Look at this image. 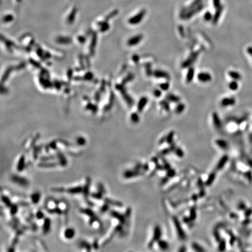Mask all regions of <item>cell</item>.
<instances>
[{
    "mask_svg": "<svg viewBox=\"0 0 252 252\" xmlns=\"http://www.w3.org/2000/svg\"><path fill=\"white\" fill-rule=\"evenodd\" d=\"M25 159L24 155L21 156L20 159L19 160V162H18V165H17V170L18 171H22V170L24 169V166H25Z\"/></svg>",
    "mask_w": 252,
    "mask_h": 252,
    "instance_id": "obj_20",
    "label": "cell"
},
{
    "mask_svg": "<svg viewBox=\"0 0 252 252\" xmlns=\"http://www.w3.org/2000/svg\"><path fill=\"white\" fill-rule=\"evenodd\" d=\"M109 208V204H108L106 203L104 206H102V207L101 208V212H104L107 210Z\"/></svg>",
    "mask_w": 252,
    "mask_h": 252,
    "instance_id": "obj_53",
    "label": "cell"
},
{
    "mask_svg": "<svg viewBox=\"0 0 252 252\" xmlns=\"http://www.w3.org/2000/svg\"><path fill=\"white\" fill-rule=\"evenodd\" d=\"M159 87L162 90H167L169 89V88L170 87V84L169 82H163V83H161L159 85Z\"/></svg>",
    "mask_w": 252,
    "mask_h": 252,
    "instance_id": "obj_38",
    "label": "cell"
},
{
    "mask_svg": "<svg viewBox=\"0 0 252 252\" xmlns=\"http://www.w3.org/2000/svg\"><path fill=\"white\" fill-rule=\"evenodd\" d=\"M153 75L157 78H164L166 80H170V76L167 72L161 70H156L153 72Z\"/></svg>",
    "mask_w": 252,
    "mask_h": 252,
    "instance_id": "obj_6",
    "label": "cell"
},
{
    "mask_svg": "<svg viewBox=\"0 0 252 252\" xmlns=\"http://www.w3.org/2000/svg\"><path fill=\"white\" fill-rule=\"evenodd\" d=\"M196 210H195L194 208H192L190 211V218L193 220L194 219L196 218Z\"/></svg>",
    "mask_w": 252,
    "mask_h": 252,
    "instance_id": "obj_49",
    "label": "cell"
},
{
    "mask_svg": "<svg viewBox=\"0 0 252 252\" xmlns=\"http://www.w3.org/2000/svg\"><path fill=\"white\" fill-rule=\"evenodd\" d=\"M160 105L162 106L163 109H164L166 111H169L170 106L169 101L168 100H163L160 102Z\"/></svg>",
    "mask_w": 252,
    "mask_h": 252,
    "instance_id": "obj_28",
    "label": "cell"
},
{
    "mask_svg": "<svg viewBox=\"0 0 252 252\" xmlns=\"http://www.w3.org/2000/svg\"><path fill=\"white\" fill-rule=\"evenodd\" d=\"M212 121H213L215 127L216 128L219 129V128L222 127L221 121L218 114L216 112H214L212 114Z\"/></svg>",
    "mask_w": 252,
    "mask_h": 252,
    "instance_id": "obj_10",
    "label": "cell"
},
{
    "mask_svg": "<svg viewBox=\"0 0 252 252\" xmlns=\"http://www.w3.org/2000/svg\"><path fill=\"white\" fill-rule=\"evenodd\" d=\"M146 73L148 76H151L153 75V72L151 71V66L149 64H147L146 66Z\"/></svg>",
    "mask_w": 252,
    "mask_h": 252,
    "instance_id": "obj_44",
    "label": "cell"
},
{
    "mask_svg": "<svg viewBox=\"0 0 252 252\" xmlns=\"http://www.w3.org/2000/svg\"><path fill=\"white\" fill-rule=\"evenodd\" d=\"M75 235V230L73 228L67 229L64 232V236L66 239H72Z\"/></svg>",
    "mask_w": 252,
    "mask_h": 252,
    "instance_id": "obj_18",
    "label": "cell"
},
{
    "mask_svg": "<svg viewBox=\"0 0 252 252\" xmlns=\"http://www.w3.org/2000/svg\"><path fill=\"white\" fill-rule=\"evenodd\" d=\"M158 245L160 247V248L163 249V250H166L168 248V243L164 241V240H158Z\"/></svg>",
    "mask_w": 252,
    "mask_h": 252,
    "instance_id": "obj_33",
    "label": "cell"
},
{
    "mask_svg": "<svg viewBox=\"0 0 252 252\" xmlns=\"http://www.w3.org/2000/svg\"><path fill=\"white\" fill-rule=\"evenodd\" d=\"M166 99L170 102L173 103H179L180 101V98L179 96L175 95L172 93H168L166 96Z\"/></svg>",
    "mask_w": 252,
    "mask_h": 252,
    "instance_id": "obj_14",
    "label": "cell"
},
{
    "mask_svg": "<svg viewBox=\"0 0 252 252\" xmlns=\"http://www.w3.org/2000/svg\"><path fill=\"white\" fill-rule=\"evenodd\" d=\"M82 192V189L80 186L75 187H71L66 190V192L70 194H78Z\"/></svg>",
    "mask_w": 252,
    "mask_h": 252,
    "instance_id": "obj_17",
    "label": "cell"
},
{
    "mask_svg": "<svg viewBox=\"0 0 252 252\" xmlns=\"http://www.w3.org/2000/svg\"><path fill=\"white\" fill-rule=\"evenodd\" d=\"M194 73H195L194 68L193 67L190 68L189 69V70H188L187 73V75H186V81L187 83H189L192 82L193 81V78H194Z\"/></svg>",
    "mask_w": 252,
    "mask_h": 252,
    "instance_id": "obj_13",
    "label": "cell"
},
{
    "mask_svg": "<svg viewBox=\"0 0 252 252\" xmlns=\"http://www.w3.org/2000/svg\"><path fill=\"white\" fill-rule=\"evenodd\" d=\"M185 108H186V106L184 103H179L175 108V111L177 114H180L185 110Z\"/></svg>",
    "mask_w": 252,
    "mask_h": 252,
    "instance_id": "obj_23",
    "label": "cell"
},
{
    "mask_svg": "<svg viewBox=\"0 0 252 252\" xmlns=\"http://www.w3.org/2000/svg\"><path fill=\"white\" fill-rule=\"evenodd\" d=\"M197 79L199 81L203 83H207L210 82L212 80V76L210 74L207 72L200 73L197 75Z\"/></svg>",
    "mask_w": 252,
    "mask_h": 252,
    "instance_id": "obj_4",
    "label": "cell"
},
{
    "mask_svg": "<svg viewBox=\"0 0 252 252\" xmlns=\"http://www.w3.org/2000/svg\"><path fill=\"white\" fill-rule=\"evenodd\" d=\"M228 161V156H223L221 159H220V161H219L218 163L217 166H216V169L218 170H220L222 169L223 166H225V165L226 164V162Z\"/></svg>",
    "mask_w": 252,
    "mask_h": 252,
    "instance_id": "obj_21",
    "label": "cell"
},
{
    "mask_svg": "<svg viewBox=\"0 0 252 252\" xmlns=\"http://www.w3.org/2000/svg\"><path fill=\"white\" fill-rule=\"evenodd\" d=\"M81 212H82V213L85 214L90 216V217H93V216H95L94 213L89 209H82L81 210Z\"/></svg>",
    "mask_w": 252,
    "mask_h": 252,
    "instance_id": "obj_37",
    "label": "cell"
},
{
    "mask_svg": "<svg viewBox=\"0 0 252 252\" xmlns=\"http://www.w3.org/2000/svg\"><path fill=\"white\" fill-rule=\"evenodd\" d=\"M58 157H59L60 165H62V166H66L67 163V160L66 159V158H65L64 156L63 155V154L61 153L60 152H58Z\"/></svg>",
    "mask_w": 252,
    "mask_h": 252,
    "instance_id": "obj_25",
    "label": "cell"
},
{
    "mask_svg": "<svg viewBox=\"0 0 252 252\" xmlns=\"http://www.w3.org/2000/svg\"><path fill=\"white\" fill-rule=\"evenodd\" d=\"M199 54L200 52H195L191 54L190 56L187 58V59L182 63V67L183 68H186L189 67H190L196 61L198 57H199Z\"/></svg>",
    "mask_w": 252,
    "mask_h": 252,
    "instance_id": "obj_2",
    "label": "cell"
},
{
    "mask_svg": "<svg viewBox=\"0 0 252 252\" xmlns=\"http://www.w3.org/2000/svg\"><path fill=\"white\" fill-rule=\"evenodd\" d=\"M57 165V163H40L39 166L43 167V168H48V167H54Z\"/></svg>",
    "mask_w": 252,
    "mask_h": 252,
    "instance_id": "obj_35",
    "label": "cell"
},
{
    "mask_svg": "<svg viewBox=\"0 0 252 252\" xmlns=\"http://www.w3.org/2000/svg\"><path fill=\"white\" fill-rule=\"evenodd\" d=\"M90 182H91V180H90V179L89 178V177H88L87 179H86V184H85V185L84 188H83V194H84L85 196V197H88V195L89 193V191Z\"/></svg>",
    "mask_w": 252,
    "mask_h": 252,
    "instance_id": "obj_19",
    "label": "cell"
},
{
    "mask_svg": "<svg viewBox=\"0 0 252 252\" xmlns=\"http://www.w3.org/2000/svg\"><path fill=\"white\" fill-rule=\"evenodd\" d=\"M235 102L236 100L234 97H225L223 99H222L221 102V104L223 107H227V106L233 105Z\"/></svg>",
    "mask_w": 252,
    "mask_h": 252,
    "instance_id": "obj_9",
    "label": "cell"
},
{
    "mask_svg": "<svg viewBox=\"0 0 252 252\" xmlns=\"http://www.w3.org/2000/svg\"><path fill=\"white\" fill-rule=\"evenodd\" d=\"M161 235H162V232H161V228L159 226H155L154 229V236H153V241H158L160 240Z\"/></svg>",
    "mask_w": 252,
    "mask_h": 252,
    "instance_id": "obj_12",
    "label": "cell"
},
{
    "mask_svg": "<svg viewBox=\"0 0 252 252\" xmlns=\"http://www.w3.org/2000/svg\"><path fill=\"white\" fill-rule=\"evenodd\" d=\"M12 180L14 183L18 184V185H21L22 186H27L29 185V182L26 179L22 178V177L18 176H13L11 178Z\"/></svg>",
    "mask_w": 252,
    "mask_h": 252,
    "instance_id": "obj_7",
    "label": "cell"
},
{
    "mask_svg": "<svg viewBox=\"0 0 252 252\" xmlns=\"http://www.w3.org/2000/svg\"><path fill=\"white\" fill-rule=\"evenodd\" d=\"M174 135H175V133H174V131H170V132L169 134H168V135H167L166 137V141L168 143V144H171L173 142V141Z\"/></svg>",
    "mask_w": 252,
    "mask_h": 252,
    "instance_id": "obj_30",
    "label": "cell"
},
{
    "mask_svg": "<svg viewBox=\"0 0 252 252\" xmlns=\"http://www.w3.org/2000/svg\"><path fill=\"white\" fill-rule=\"evenodd\" d=\"M54 192H59V193H62V192H66V189H64L63 187H57V188H53L52 189Z\"/></svg>",
    "mask_w": 252,
    "mask_h": 252,
    "instance_id": "obj_46",
    "label": "cell"
},
{
    "mask_svg": "<svg viewBox=\"0 0 252 252\" xmlns=\"http://www.w3.org/2000/svg\"><path fill=\"white\" fill-rule=\"evenodd\" d=\"M144 36L142 34H138L132 37L127 41V44L130 46H134L138 44L142 41Z\"/></svg>",
    "mask_w": 252,
    "mask_h": 252,
    "instance_id": "obj_3",
    "label": "cell"
},
{
    "mask_svg": "<svg viewBox=\"0 0 252 252\" xmlns=\"http://www.w3.org/2000/svg\"><path fill=\"white\" fill-rule=\"evenodd\" d=\"M169 173H168V176H173L175 175V171L173 170H170L169 171Z\"/></svg>",
    "mask_w": 252,
    "mask_h": 252,
    "instance_id": "obj_57",
    "label": "cell"
},
{
    "mask_svg": "<svg viewBox=\"0 0 252 252\" xmlns=\"http://www.w3.org/2000/svg\"><path fill=\"white\" fill-rule=\"evenodd\" d=\"M10 212L12 215H15L17 212V211H18V206H17L16 205H12V206L10 207Z\"/></svg>",
    "mask_w": 252,
    "mask_h": 252,
    "instance_id": "obj_41",
    "label": "cell"
},
{
    "mask_svg": "<svg viewBox=\"0 0 252 252\" xmlns=\"http://www.w3.org/2000/svg\"><path fill=\"white\" fill-rule=\"evenodd\" d=\"M134 57H135V59H134V61H138V59H139V57H138V56H134Z\"/></svg>",
    "mask_w": 252,
    "mask_h": 252,
    "instance_id": "obj_59",
    "label": "cell"
},
{
    "mask_svg": "<svg viewBox=\"0 0 252 252\" xmlns=\"http://www.w3.org/2000/svg\"><path fill=\"white\" fill-rule=\"evenodd\" d=\"M137 175H138V173L136 171H127L124 174V176L125 178H131L134 176H136Z\"/></svg>",
    "mask_w": 252,
    "mask_h": 252,
    "instance_id": "obj_26",
    "label": "cell"
},
{
    "mask_svg": "<svg viewBox=\"0 0 252 252\" xmlns=\"http://www.w3.org/2000/svg\"><path fill=\"white\" fill-rule=\"evenodd\" d=\"M30 197L32 202H33L34 204H37L39 202V200L40 199V194L38 192L35 193L31 195Z\"/></svg>",
    "mask_w": 252,
    "mask_h": 252,
    "instance_id": "obj_24",
    "label": "cell"
},
{
    "mask_svg": "<svg viewBox=\"0 0 252 252\" xmlns=\"http://www.w3.org/2000/svg\"><path fill=\"white\" fill-rule=\"evenodd\" d=\"M50 219L47 218L44 219V224H43V233L44 235L47 234L48 232H49L50 229Z\"/></svg>",
    "mask_w": 252,
    "mask_h": 252,
    "instance_id": "obj_15",
    "label": "cell"
},
{
    "mask_svg": "<svg viewBox=\"0 0 252 252\" xmlns=\"http://www.w3.org/2000/svg\"><path fill=\"white\" fill-rule=\"evenodd\" d=\"M131 121H132V122L134 123H138L140 121L139 116H138V114L136 113H133V114H131Z\"/></svg>",
    "mask_w": 252,
    "mask_h": 252,
    "instance_id": "obj_34",
    "label": "cell"
},
{
    "mask_svg": "<svg viewBox=\"0 0 252 252\" xmlns=\"http://www.w3.org/2000/svg\"><path fill=\"white\" fill-rule=\"evenodd\" d=\"M98 189H99V191L100 193H102V194H104L105 193V189H104V187H103V185H102V184L101 183H99L98 185Z\"/></svg>",
    "mask_w": 252,
    "mask_h": 252,
    "instance_id": "obj_50",
    "label": "cell"
},
{
    "mask_svg": "<svg viewBox=\"0 0 252 252\" xmlns=\"http://www.w3.org/2000/svg\"><path fill=\"white\" fill-rule=\"evenodd\" d=\"M110 214H111V215L113 217L116 218L118 219L120 223H124V222H125V217L121 214H120L119 212L114 211H111V212H110Z\"/></svg>",
    "mask_w": 252,
    "mask_h": 252,
    "instance_id": "obj_16",
    "label": "cell"
},
{
    "mask_svg": "<svg viewBox=\"0 0 252 252\" xmlns=\"http://www.w3.org/2000/svg\"><path fill=\"white\" fill-rule=\"evenodd\" d=\"M228 86L230 90H236L237 89L239 86H238V84H237V82L236 81V80H235V81H233L230 82L229 83Z\"/></svg>",
    "mask_w": 252,
    "mask_h": 252,
    "instance_id": "obj_31",
    "label": "cell"
},
{
    "mask_svg": "<svg viewBox=\"0 0 252 252\" xmlns=\"http://www.w3.org/2000/svg\"><path fill=\"white\" fill-rule=\"evenodd\" d=\"M1 199H2V201L4 202V203L8 207H10L12 206V203H11L10 200H9V199L8 197L4 196V195H2V196H1Z\"/></svg>",
    "mask_w": 252,
    "mask_h": 252,
    "instance_id": "obj_32",
    "label": "cell"
},
{
    "mask_svg": "<svg viewBox=\"0 0 252 252\" xmlns=\"http://www.w3.org/2000/svg\"><path fill=\"white\" fill-rule=\"evenodd\" d=\"M12 18V16L11 15H6V16H4V21H10L11 20V19Z\"/></svg>",
    "mask_w": 252,
    "mask_h": 252,
    "instance_id": "obj_56",
    "label": "cell"
},
{
    "mask_svg": "<svg viewBox=\"0 0 252 252\" xmlns=\"http://www.w3.org/2000/svg\"><path fill=\"white\" fill-rule=\"evenodd\" d=\"M212 18H213V16L212 15V14L211 12H209V11L207 12L206 14L204 15V19L205 21H210L212 20Z\"/></svg>",
    "mask_w": 252,
    "mask_h": 252,
    "instance_id": "obj_39",
    "label": "cell"
},
{
    "mask_svg": "<svg viewBox=\"0 0 252 252\" xmlns=\"http://www.w3.org/2000/svg\"><path fill=\"white\" fill-rule=\"evenodd\" d=\"M213 5L214 7L216 8V9L218 8L219 7H221L220 0H213Z\"/></svg>",
    "mask_w": 252,
    "mask_h": 252,
    "instance_id": "obj_51",
    "label": "cell"
},
{
    "mask_svg": "<svg viewBox=\"0 0 252 252\" xmlns=\"http://www.w3.org/2000/svg\"><path fill=\"white\" fill-rule=\"evenodd\" d=\"M228 74L229 76L234 80H240L241 79V75L240 74L235 71H230L228 73Z\"/></svg>",
    "mask_w": 252,
    "mask_h": 252,
    "instance_id": "obj_22",
    "label": "cell"
},
{
    "mask_svg": "<svg viewBox=\"0 0 252 252\" xmlns=\"http://www.w3.org/2000/svg\"><path fill=\"white\" fill-rule=\"evenodd\" d=\"M174 222H175V227H176V230L178 232V236L180 237V239L182 240H185L186 239V235H185V232L183 230V228L180 225V223L178 220L177 218H174Z\"/></svg>",
    "mask_w": 252,
    "mask_h": 252,
    "instance_id": "obj_5",
    "label": "cell"
},
{
    "mask_svg": "<svg viewBox=\"0 0 252 252\" xmlns=\"http://www.w3.org/2000/svg\"><path fill=\"white\" fill-rule=\"evenodd\" d=\"M104 201L106 202V203L108 204L109 205H113V206L117 207L122 206V204H121V202L118 201H114V200H111L109 199H104Z\"/></svg>",
    "mask_w": 252,
    "mask_h": 252,
    "instance_id": "obj_27",
    "label": "cell"
},
{
    "mask_svg": "<svg viewBox=\"0 0 252 252\" xmlns=\"http://www.w3.org/2000/svg\"><path fill=\"white\" fill-rule=\"evenodd\" d=\"M36 217L39 219H42L44 217L43 213L42 211H38L36 213Z\"/></svg>",
    "mask_w": 252,
    "mask_h": 252,
    "instance_id": "obj_52",
    "label": "cell"
},
{
    "mask_svg": "<svg viewBox=\"0 0 252 252\" xmlns=\"http://www.w3.org/2000/svg\"><path fill=\"white\" fill-rule=\"evenodd\" d=\"M162 95V92L159 89H155L154 90V95L156 97H159Z\"/></svg>",
    "mask_w": 252,
    "mask_h": 252,
    "instance_id": "obj_47",
    "label": "cell"
},
{
    "mask_svg": "<svg viewBox=\"0 0 252 252\" xmlns=\"http://www.w3.org/2000/svg\"><path fill=\"white\" fill-rule=\"evenodd\" d=\"M102 194H103L102 193L99 192L97 193H95L92 194L91 196L93 198H94V199L99 200V199H101L102 197Z\"/></svg>",
    "mask_w": 252,
    "mask_h": 252,
    "instance_id": "obj_40",
    "label": "cell"
},
{
    "mask_svg": "<svg viewBox=\"0 0 252 252\" xmlns=\"http://www.w3.org/2000/svg\"><path fill=\"white\" fill-rule=\"evenodd\" d=\"M55 158L54 156H44L41 158V160L42 161H47V160H50V159H53Z\"/></svg>",
    "mask_w": 252,
    "mask_h": 252,
    "instance_id": "obj_54",
    "label": "cell"
},
{
    "mask_svg": "<svg viewBox=\"0 0 252 252\" xmlns=\"http://www.w3.org/2000/svg\"><path fill=\"white\" fill-rule=\"evenodd\" d=\"M145 14H146V10L145 9H142V10L140 11L138 13H137L136 15H134L131 18H130L128 19V23L130 25H137V24H138L142 21L144 17L145 16Z\"/></svg>",
    "mask_w": 252,
    "mask_h": 252,
    "instance_id": "obj_1",
    "label": "cell"
},
{
    "mask_svg": "<svg viewBox=\"0 0 252 252\" xmlns=\"http://www.w3.org/2000/svg\"><path fill=\"white\" fill-rule=\"evenodd\" d=\"M193 248L196 251H204V249L201 248L200 246H199V245L197 244V243H193Z\"/></svg>",
    "mask_w": 252,
    "mask_h": 252,
    "instance_id": "obj_43",
    "label": "cell"
},
{
    "mask_svg": "<svg viewBox=\"0 0 252 252\" xmlns=\"http://www.w3.org/2000/svg\"><path fill=\"white\" fill-rule=\"evenodd\" d=\"M216 144H217L218 146L222 148H225L226 146H227V144L225 141L222 140H218L216 141Z\"/></svg>",
    "mask_w": 252,
    "mask_h": 252,
    "instance_id": "obj_36",
    "label": "cell"
},
{
    "mask_svg": "<svg viewBox=\"0 0 252 252\" xmlns=\"http://www.w3.org/2000/svg\"><path fill=\"white\" fill-rule=\"evenodd\" d=\"M215 179V173L212 172V173H211L210 175H209L208 178L207 180V182L206 183L207 186H209V185H211Z\"/></svg>",
    "mask_w": 252,
    "mask_h": 252,
    "instance_id": "obj_29",
    "label": "cell"
},
{
    "mask_svg": "<svg viewBox=\"0 0 252 252\" xmlns=\"http://www.w3.org/2000/svg\"><path fill=\"white\" fill-rule=\"evenodd\" d=\"M93 247H94L95 249H97L98 245H97V242L96 241H95L94 243H93Z\"/></svg>",
    "mask_w": 252,
    "mask_h": 252,
    "instance_id": "obj_58",
    "label": "cell"
},
{
    "mask_svg": "<svg viewBox=\"0 0 252 252\" xmlns=\"http://www.w3.org/2000/svg\"><path fill=\"white\" fill-rule=\"evenodd\" d=\"M76 142H77V144H78L79 145H83L85 144L86 141L85 139L82 138V137H79V138H77Z\"/></svg>",
    "mask_w": 252,
    "mask_h": 252,
    "instance_id": "obj_42",
    "label": "cell"
},
{
    "mask_svg": "<svg viewBox=\"0 0 252 252\" xmlns=\"http://www.w3.org/2000/svg\"><path fill=\"white\" fill-rule=\"evenodd\" d=\"M148 102V99L146 96H143V97L140 98V99L138 101V104H137V109L138 111L139 112H142V110H144V107L146 106L147 103Z\"/></svg>",
    "mask_w": 252,
    "mask_h": 252,
    "instance_id": "obj_8",
    "label": "cell"
},
{
    "mask_svg": "<svg viewBox=\"0 0 252 252\" xmlns=\"http://www.w3.org/2000/svg\"><path fill=\"white\" fill-rule=\"evenodd\" d=\"M225 242L224 241V240H222L221 242H220V243H219V250H223L225 249Z\"/></svg>",
    "mask_w": 252,
    "mask_h": 252,
    "instance_id": "obj_48",
    "label": "cell"
},
{
    "mask_svg": "<svg viewBox=\"0 0 252 252\" xmlns=\"http://www.w3.org/2000/svg\"><path fill=\"white\" fill-rule=\"evenodd\" d=\"M49 147H50V148H53V149H56L57 145H56V141H53V142H51L50 144H49Z\"/></svg>",
    "mask_w": 252,
    "mask_h": 252,
    "instance_id": "obj_55",
    "label": "cell"
},
{
    "mask_svg": "<svg viewBox=\"0 0 252 252\" xmlns=\"http://www.w3.org/2000/svg\"><path fill=\"white\" fill-rule=\"evenodd\" d=\"M175 152H176V154L178 155V156H179V157L183 156V155H184L183 151L182 150L180 149V148H177V149H176V151H175Z\"/></svg>",
    "mask_w": 252,
    "mask_h": 252,
    "instance_id": "obj_45",
    "label": "cell"
},
{
    "mask_svg": "<svg viewBox=\"0 0 252 252\" xmlns=\"http://www.w3.org/2000/svg\"><path fill=\"white\" fill-rule=\"evenodd\" d=\"M222 10H223L222 7H219V8H217V9H216L215 13V15H214L213 18H212V23L214 24V25H216V24L218 23V22L219 18H220L221 15Z\"/></svg>",
    "mask_w": 252,
    "mask_h": 252,
    "instance_id": "obj_11",
    "label": "cell"
}]
</instances>
